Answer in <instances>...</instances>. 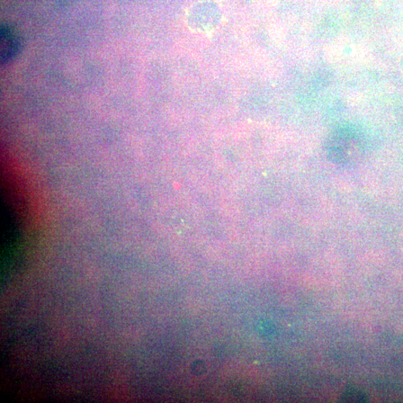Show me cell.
Segmentation results:
<instances>
[{
	"mask_svg": "<svg viewBox=\"0 0 403 403\" xmlns=\"http://www.w3.org/2000/svg\"><path fill=\"white\" fill-rule=\"evenodd\" d=\"M21 41L10 27L3 25L0 29V56L3 65L11 61L21 50Z\"/></svg>",
	"mask_w": 403,
	"mask_h": 403,
	"instance_id": "obj_1",
	"label": "cell"
}]
</instances>
